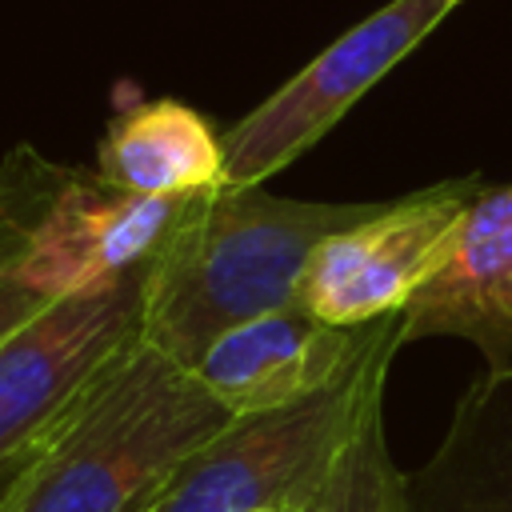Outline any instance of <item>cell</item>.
I'll list each match as a JSON object with an SVG mask.
<instances>
[{
  "label": "cell",
  "mask_w": 512,
  "mask_h": 512,
  "mask_svg": "<svg viewBox=\"0 0 512 512\" xmlns=\"http://www.w3.org/2000/svg\"><path fill=\"white\" fill-rule=\"evenodd\" d=\"M380 204L288 200L220 184L188 200L144 276L140 340L188 372L232 328L292 308L312 252Z\"/></svg>",
  "instance_id": "6da1fadb"
},
{
  "label": "cell",
  "mask_w": 512,
  "mask_h": 512,
  "mask_svg": "<svg viewBox=\"0 0 512 512\" xmlns=\"http://www.w3.org/2000/svg\"><path fill=\"white\" fill-rule=\"evenodd\" d=\"M232 416L184 364L136 340L0 484V512H148Z\"/></svg>",
  "instance_id": "7a4b0ae2"
},
{
  "label": "cell",
  "mask_w": 512,
  "mask_h": 512,
  "mask_svg": "<svg viewBox=\"0 0 512 512\" xmlns=\"http://www.w3.org/2000/svg\"><path fill=\"white\" fill-rule=\"evenodd\" d=\"M400 348L396 324L344 380L320 396L280 412L232 420L216 440L184 460L148 512H288L320 484L352 436L364 404L384 392L392 356Z\"/></svg>",
  "instance_id": "3957f363"
},
{
  "label": "cell",
  "mask_w": 512,
  "mask_h": 512,
  "mask_svg": "<svg viewBox=\"0 0 512 512\" xmlns=\"http://www.w3.org/2000/svg\"><path fill=\"white\" fill-rule=\"evenodd\" d=\"M144 276L48 304L0 344V484L12 480L140 340Z\"/></svg>",
  "instance_id": "277c9868"
},
{
  "label": "cell",
  "mask_w": 512,
  "mask_h": 512,
  "mask_svg": "<svg viewBox=\"0 0 512 512\" xmlns=\"http://www.w3.org/2000/svg\"><path fill=\"white\" fill-rule=\"evenodd\" d=\"M460 0H388L224 132V184L260 188L300 160Z\"/></svg>",
  "instance_id": "5b68a950"
},
{
  "label": "cell",
  "mask_w": 512,
  "mask_h": 512,
  "mask_svg": "<svg viewBox=\"0 0 512 512\" xmlns=\"http://www.w3.org/2000/svg\"><path fill=\"white\" fill-rule=\"evenodd\" d=\"M188 200H152L96 172L48 168L32 216L12 220L0 208V224L12 232V276L52 304L140 276L176 232Z\"/></svg>",
  "instance_id": "8992f818"
},
{
  "label": "cell",
  "mask_w": 512,
  "mask_h": 512,
  "mask_svg": "<svg viewBox=\"0 0 512 512\" xmlns=\"http://www.w3.org/2000/svg\"><path fill=\"white\" fill-rule=\"evenodd\" d=\"M476 192V176L432 184L412 196L384 200L368 220L332 232L312 252L296 304L340 328L400 316L444 260L448 240Z\"/></svg>",
  "instance_id": "52a82bcc"
},
{
  "label": "cell",
  "mask_w": 512,
  "mask_h": 512,
  "mask_svg": "<svg viewBox=\"0 0 512 512\" xmlns=\"http://www.w3.org/2000/svg\"><path fill=\"white\" fill-rule=\"evenodd\" d=\"M396 324L400 316L340 328L292 304L224 332L192 372L232 420L264 416L344 380Z\"/></svg>",
  "instance_id": "ba28073f"
},
{
  "label": "cell",
  "mask_w": 512,
  "mask_h": 512,
  "mask_svg": "<svg viewBox=\"0 0 512 512\" xmlns=\"http://www.w3.org/2000/svg\"><path fill=\"white\" fill-rule=\"evenodd\" d=\"M460 336L488 368H512V184L480 188L444 260L400 312V344Z\"/></svg>",
  "instance_id": "9c48e42d"
},
{
  "label": "cell",
  "mask_w": 512,
  "mask_h": 512,
  "mask_svg": "<svg viewBox=\"0 0 512 512\" xmlns=\"http://www.w3.org/2000/svg\"><path fill=\"white\" fill-rule=\"evenodd\" d=\"M412 512H512V368H488L456 400L440 448L408 472Z\"/></svg>",
  "instance_id": "30bf717a"
},
{
  "label": "cell",
  "mask_w": 512,
  "mask_h": 512,
  "mask_svg": "<svg viewBox=\"0 0 512 512\" xmlns=\"http://www.w3.org/2000/svg\"><path fill=\"white\" fill-rule=\"evenodd\" d=\"M96 176L136 196L188 200L224 184V136L180 100H144L108 124Z\"/></svg>",
  "instance_id": "8fae6325"
},
{
  "label": "cell",
  "mask_w": 512,
  "mask_h": 512,
  "mask_svg": "<svg viewBox=\"0 0 512 512\" xmlns=\"http://www.w3.org/2000/svg\"><path fill=\"white\" fill-rule=\"evenodd\" d=\"M288 512H412L408 476L396 468L384 436V392H376L320 484Z\"/></svg>",
  "instance_id": "7c38bea8"
},
{
  "label": "cell",
  "mask_w": 512,
  "mask_h": 512,
  "mask_svg": "<svg viewBox=\"0 0 512 512\" xmlns=\"http://www.w3.org/2000/svg\"><path fill=\"white\" fill-rule=\"evenodd\" d=\"M48 304H52L48 296H40V292L28 288L24 280H16L12 268H8L4 280H0V344H4L8 336H16L28 320H36Z\"/></svg>",
  "instance_id": "4fadbf2b"
},
{
  "label": "cell",
  "mask_w": 512,
  "mask_h": 512,
  "mask_svg": "<svg viewBox=\"0 0 512 512\" xmlns=\"http://www.w3.org/2000/svg\"><path fill=\"white\" fill-rule=\"evenodd\" d=\"M4 272H8V264H4V260H0V280H4Z\"/></svg>",
  "instance_id": "5bb4252c"
},
{
  "label": "cell",
  "mask_w": 512,
  "mask_h": 512,
  "mask_svg": "<svg viewBox=\"0 0 512 512\" xmlns=\"http://www.w3.org/2000/svg\"><path fill=\"white\" fill-rule=\"evenodd\" d=\"M260 512H276V508H260Z\"/></svg>",
  "instance_id": "9a60e30c"
}]
</instances>
